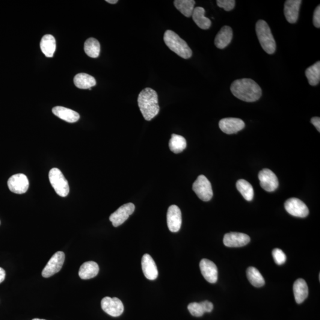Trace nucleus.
<instances>
[{
  "label": "nucleus",
  "instance_id": "f257e3e1",
  "mask_svg": "<svg viewBox=\"0 0 320 320\" xmlns=\"http://www.w3.org/2000/svg\"><path fill=\"white\" fill-rule=\"evenodd\" d=\"M230 89L234 96L246 102H256L262 94L259 85L250 79L236 80L231 84Z\"/></svg>",
  "mask_w": 320,
  "mask_h": 320
},
{
  "label": "nucleus",
  "instance_id": "f03ea898",
  "mask_svg": "<svg viewBox=\"0 0 320 320\" xmlns=\"http://www.w3.org/2000/svg\"><path fill=\"white\" fill-rule=\"evenodd\" d=\"M138 104L145 120H152L159 114L158 94L153 88H145L140 92L138 97Z\"/></svg>",
  "mask_w": 320,
  "mask_h": 320
},
{
  "label": "nucleus",
  "instance_id": "7ed1b4c3",
  "mask_svg": "<svg viewBox=\"0 0 320 320\" xmlns=\"http://www.w3.org/2000/svg\"><path fill=\"white\" fill-rule=\"evenodd\" d=\"M164 42L172 51L184 59H189L192 56V51L185 40L170 30H167L164 35Z\"/></svg>",
  "mask_w": 320,
  "mask_h": 320
},
{
  "label": "nucleus",
  "instance_id": "20e7f679",
  "mask_svg": "<svg viewBox=\"0 0 320 320\" xmlns=\"http://www.w3.org/2000/svg\"><path fill=\"white\" fill-rule=\"evenodd\" d=\"M256 32L258 40L263 50L269 55L274 53L277 45L268 24L265 20L258 21L256 25Z\"/></svg>",
  "mask_w": 320,
  "mask_h": 320
},
{
  "label": "nucleus",
  "instance_id": "39448f33",
  "mask_svg": "<svg viewBox=\"0 0 320 320\" xmlns=\"http://www.w3.org/2000/svg\"><path fill=\"white\" fill-rule=\"evenodd\" d=\"M49 179L56 194L61 197H66L70 192L69 185L61 171L57 168H52L49 171Z\"/></svg>",
  "mask_w": 320,
  "mask_h": 320
},
{
  "label": "nucleus",
  "instance_id": "423d86ee",
  "mask_svg": "<svg viewBox=\"0 0 320 320\" xmlns=\"http://www.w3.org/2000/svg\"><path fill=\"white\" fill-rule=\"evenodd\" d=\"M192 189L201 200L207 201L212 198L213 191L211 184L204 175H200L198 177L197 180L193 184Z\"/></svg>",
  "mask_w": 320,
  "mask_h": 320
},
{
  "label": "nucleus",
  "instance_id": "0eeeda50",
  "mask_svg": "<svg viewBox=\"0 0 320 320\" xmlns=\"http://www.w3.org/2000/svg\"><path fill=\"white\" fill-rule=\"evenodd\" d=\"M65 261L64 252L58 251L50 258L48 263L41 272V275L44 278H49L57 274L61 271Z\"/></svg>",
  "mask_w": 320,
  "mask_h": 320
},
{
  "label": "nucleus",
  "instance_id": "6e6552de",
  "mask_svg": "<svg viewBox=\"0 0 320 320\" xmlns=\"http://www.w3.org/2000/svg\"><path fill=\"white\" fill-rule=\"evenodd\" d=\"M284 208L289 214L296 217L305 218L309 214V209L306 204L298 198L287 200L284 203Z\"/></svg>",
  "mask_w": 320,
  "mask_h": 320
},
{
  "label": "nucleus",
  "instance_id": "1a4fd4ad",
  "mask_svg": "<svg viewBox=\"0 0 320 320\" xmlns=\"http://www.w3.org/2000/svg\"><path fill=\"white\" fill-rule=\"evenodd\" d=\"M135 206L132 203H128L121 206L120 208L110 216V221L115 227L120 226L124 223L130 215L134 212Z\"/></svg>",
  "mask_w": 320,
  "mask_h": 320
},
{
  "label": "nucleus",
  "instance_id": "9d476101",
  "mask_svg": "<svg viewBox=\"0 0 320 320\" xmlns=\"http://www.w3.org/2000/svg\"><path fill=\"white\" fill-rule=\"evenodd\" d=\"M260 185L265 191L272 192L277 189L279 186L278 177L272 170L264 168L259 173Z\"/></svg>",
  "mask_w": 320,
  "mask_h": 320
},
{
  "label": "nucleus",
  "instance_id": "9b49d317",
  "mask_svg": "<svg viewBox=\"0 0 320 320\" xmlns=\"http://www.w3.org/2000/svg\"><path fill=\"white\" fill-rule=\"evenodd\" d=\"M102 310L109 316L117 317L122 314L124 307L122 302L118 298L105 297L101 302Z\"/></svg>",
  "mask_w": 320,
  "mask_h": 320
},
{
  "label": "nucleus",
  "instance_id": "f8f14e48",
  "mask_svg": "<svg viewBox=\"0 0 320 320\" xmlns=\"http://www.w3.org/2000/svg\"><path fill=\"white\" fill-rule=\"evenodd\" d=\"M7 185L11 192L16 194H23L28 191L29 182L25 174H16L10 177Z\"/></svg>",
  "mask_w": 320,
  "mask_h": 320
},
{
  "label": "nucleus",
  "instance_id": "ddd939ff",
  "mask_svg": "<svg viewBox=\"0 0 320 320\" xmlns=\"http://www.w3.org/2000/svg\"><path fill=\"white\" fill-rule=\"evenodd\" d=\"M219 128L227 134L236 133L245 127L243 120L239 118H227L222 119L219 122Z\"/></svg>",
  "mask_w": 320,
  "mask_h": 320
},
{
  "label": "nucleus",
  "instance_id": "4468645a",
  "mask_svg": "<svg viewBox=\"0 0 320 320\" xmlns=\"http://www.w3.org/2000/svg\"><path fill=\"white\" fill-rule=\"evenodd\" d=\"M167 222L169 230L172 233H177L182 226V212L179 207L171 205L168 207Z\"/></svg>",
  "mask_w": 320,
  "mask_h": 320
},
{
  "label": "nucleus",
  "instance_id": "2eb2a0df",
  "mask_svg": "<svg viewBox=\"0 0 320 320\" xmlns=\"http://www.w3.org/2000/svg\"><path fill=\"white\" fill-rule=\"evenodd\" d=\"M250 238L247 234L240 233H230L225 234L223 242L228 247H241L248 244Z\"/></svg>",
  "mask_w": 320,
  "mask_h": 320
},
{
  "label": "nucleus",
  "instance_id": "dca6fc26",
  "mask_svg": "<svg viewBox=\"0 0 320 320\" xmlns=\"http://www.w3.org/2000/svg\"><path fill=\"white\" fill-rule=\"evenodd\" d=\"M200 269L203 277L210 283H215L218 280V269L215 264L208 259L200 261Z\"/></svg>",
  "mask_w": 320,
  "mask_h": 320
},
{
  "label": "nucleus",
  "instance_id": "f3484780",
  "mask_svg": "<svg viewBox=\"0 0 320 320\" xmlns=\"http://www.w3.org/2000/svg\"><path fill=\"white\" fill-rule=\"evenodd\" d=\"M141 265L142 272L145 278L148 280H154L158 277L159 272L156 264L152 257L148 254H145L142 258Z\"/></svg>",
  "mask_w": 320,
  "mask_h": 320
},
{
  "label": "nucleus",
  "instance_id": "a211bd4d",
  "mask_svg": "<svg viewBox=\"0 0 320 320\" xmlns=\"http://www.w3.org/2000/svg\"><path fill=\"white\" fill-rule=\"evenodd\" d=\"M301 2V0H287L284 3V14L289 23L297 22Z\"/></svg>",
  "mask_w": 320,
  "mask_h": 320
},
{
  "label": "nucleus",
  "instance_id": "6ab92c4d",
  "mask_svg": "<svg viewBox=\"0 0 320 320\" xmlns=\"http://www.w3.org/2000/svg\"><path fill=\"white\" fill-rule=\"evenodd\" d=\"M233 30L230 26L222 27L220 31L216 35L215 39V44L218 49H223L231 43L233 40Z\"/></svg>",
  "mask_w": 320,
  "mask_h": 320
},
{
  "label": "nucleus",
  "instance_id": "aec40b11",
  "mask_svg": "<svg viewBox=\"0 0 320 320\" xmlns=\"http://www.w3.org/2000/svg\"><path fill=\"white\" fill-rule=\"evenodd\" d=\"M53 114L61 120L69 123H74L80 120V115L73 110L62 106H56L52 109Z\"/></svg>",
  "mask_w": 320,
  "mask_h": 320
},
{
  "label": "nucleus",
  "instance_id": "412c9836",
  "mask_svg": "<svg viewBox=\"0 0 320 320\" xmlns=\"http://www.w3.org/2000/svg\"><path fill=\"white\" fill-rule=\"evenodd\" d=\"M99 267L97 263L93 261L85 262L80 267L79 277L82 280H90L96 277L99 274Z\"/></svg>",
  "mask_w": 320,
  "mask_h": 320
},
{
  "label": "nucleus",
  "instance_id": "4be33fe9",
  "mask_svg": "<svg viewBox=\"0 0 320 320\" xmlns=\"http://www.w3.org/2000/svg\"><path fill=\"white\" fill-rule=\"evenodd\" d=\"M293 294L297 304H301L308 296V287L306 281L302 279L296 280L293 286Z\"/></svg>",
  "mask_w": 320,
  "mask_h": 320
},
{
  "label": "nucleus",
  "instance_id": "5701e85b",
  "mask_svg": "<svg viewBox=\"0 0 320 320\" xmlns=\"http://www.w3.org/2000/svg\"><path fill=\"white\" fill-rule=\"evenodd\" d=\"M40 47L41 52L47 58L53 57L56 50V40L51 35H44L41 38Z\"/></svg>",
  "mask_w": 320,
  "mask_h": 320
},
{
  "label": "nucleus",
  "instance_id": "b1692460",
  "mask_svg": "<svg viewBox=\"0 0 320 320\" xmlns=\"http://www.w3.org/2000/svg\"><path fill=\"white\" fill-rule=\"evenodd\" d=\"M204 13H205V10L203 7H195L193 11L192 17L199 28L206 30L209 29L211 26V21L208 18L204 16Z\"/></svg>",
  "mask_w": 320,
  "mask_h": 320
},
{
  "label": "nucleus",
  "instance_id": "393cba45",
  "mask_svg": "<svg viewBox=\"0 0 320 320\" xmlns=\"http://www.w3.org/2000/svg\"><path fill=\"white\" fill-rule=\"evenodd\" d=\"M74 84L80 89H89L96 85L93 77L85 73H80L74 78Z\"/></svg>",
  "mask_w": 320,
  "mask_h": 320
},
{
  "label": "nucleus",
  "instance_id": "a878e982",
  "mask_svg": "<svg viewBox=\"0 0 320 320\" xmlns=\"http://www.w3.org/2000/svg\"><path fill=\"white\" fill-rule=\"evenodd\" d=\"M195 4V1L194 0H176L174 1L175 7L186 17L192 16Z\"/></svg>",
  "mask_w": 320,
  "mask_h": 320
},
{
  "label": "nucleus",
  "instance_id": "bb28decb",
  "mask_svg": "<svg viewBox=\"0 0 320 320\" xmlns=\"http://www.w3.org/2000/svg\"><path fill=\"white\" fill-rule=\"evenodd\" d=\"M308 82L311 85L316 86L320 81V62L318 61L305 71Z\"/></svg>",
  "mask_w": 320,
  "mask_h": 320
},
{
  "label": "nucleus",
  "instance_id": "cd10ccee",
  "mask_svg": "<svg viewBox=\"0 0 320 320\" xmlns=\"http://www.w3.org/2000/svg\"><path fill=\"white\" fill-rule=\"evenodd\" d=\"M237 190L241 194L246 200L251 201L254 197V190L251 184L244 179L237 181L236 184Z\"/></svg>",
  "mask_w": 320,
  "mask_h": 320
},
{
  "label": "nucleus",
  "instance_id": "c85d7f7f",
  "mask_svg": "<svg viewBox=\"0 0 320 320\" xmlns=\"http://www.w3.org/2000/svg\"><path fill=\"white\" fill-rule=\"evenodd\" d=\"M186 139L183 136L172 134L171 138L169 141V148L172 152L175 154L182 153L186 148Z\"/></svg>",
  "mask_w": 320,
  "mask_h": 320
},
{
  "label": "nucleus",
  "instance_id": "c756f323",
  "mask_svg": "<svg viewBox=\"0 0 320 320\" xmlns=\"http://www.w3.org/2000/svg\"><path fill=\"white\" fill-rule=\"evenodd\" d=\"M84 51L91 58H96L99 56L100 44L96 39L90 38L84 43Z\"/></svg>",
  "mask_w": 320,
  "mask_h": 320
},
{
  "label": "nucleus",
  "instance_id": "7c9ffc66",
  "mask_svg": "<svg viewBox=\"0 0 320 320\" xmlns=\"http://www.w3.org/2000/svg\"><path fill=\"white\" fill-rule=\"evenodd\" d=\"M247 277L252 285L260 287L265 284V281L263 276L256 268L250 267L247 270Z\"/></svg>",
  "mask_w": 320,
  "mask_h": 320
},
{
  "label": "nucleus",
  "instance_id": "2f4dec72",
  "mask_svg": "<svg viewBox=\"0 0 320 320\" xmlns=\"http://www.w3.org/2000/svg\"><path fill=\"white\" fill-rule=\"evenodd\" d=\"M188 308L190 313L193 316L200 317L205 313L200 303H197V302H192V303L189 304Z\"/></svg>",
  "mask_w": 320,
  "mask_h": 320
},
{
  "label": "nucleus",
  "instance_id": "473e14b6",
  "mask_svg": "<svg viewBox=\"0 0 320 320\" xmlns=\"http://www.w3.org/2000/svg\"><path fill=\"white\" fill-rule=\"evenodd\" d=\"M273 257H274L275 262L278 265H283L285 263L286 256L283 251L280 249L275 248L272 251Z\"/></svg>",
  "mask_w": 320,
  "mask_h": 320
},
{
  "label": "nucleus",
  "instance_id": "72a5a7b5",
  "mask_svg": "<svg viewBox=\"0 0 320 320\" xmlns=\"http://www.w3.org/2000/svg\"><path fill=\"white\" fill-rule=\"evenodd\" d=\"M219 7L224 9L225 11H230L234 9L236 5L234 0H218L216 1Z\"/></svg>",
  "mask_w": 320,
  "mask_h": 320
},
{
  "label": "nucleus",
  "instance_id": "f704fd0d",
  "mask_svg": "<svg viewBox=\"0 0 320 320\" xmlns=\"http://www.w3.org/2000/svg\"><path fill=\"white\" fill-rule=\"evenodd\" d=\"M313 23L316 28H320V5L317 6L313 15Z\"/></svg>",
  "mask_w": 320,
  "mask_h": 320
},
{
  "label": "nucleus",
  "instance_id": "c9c22d12",
  "mask_svg": "<svg viewBox=\"0 0 320 320\" xmlns=\"http://www.w3.org/2000/svg\"><path fill=\"white\" fill-rule=\"evenodd\" d=\"M200 304L203 307L204 313H210L213 310V305L212 302L208 301H204L200 302Z\"/></svg>",
  "mask_w": 320,
  "mask_h": 320
},
{
  "label": "nucleus",
  "instance_id": "e433bc0d",
  "mask_svg": "<svg viewBox=\"0 0 320 320\" xmlns=\"http://www.w3.org/2000/svg\"><path fill=\"white\" fill-rule=\"evenodd\" d=\"M311 123L315 126L318 131L320 132V118L319 117H314L311 119Z\"/></svg>",
  "mask_w": 320,
  "mask_h": 320
},
{
  "label": "nucleus",
  "instance_id": "4c0bfd02",
  "mask_svg": "<svg viewBox=\"0 0 320 320\" xmlns=\"http://www.w3.org/2000/svg\"><path fill=\"white\" fill-rule=\"evenodd\" d=\"M5 278V272L4 269L0 268V283L4 280Z\"/></svg>",
  "mask_w": 320,
  "mask_h": 320
},
{
  "label": "nucleus",
  "instance_id": "58836bf2",
  "mask_svg": "<svg viewBox=\"0 0 320 320\" xmlns=\"http://www.w3.org/2000/svg\"><path fill=\"white\" fill-rule=\"evenodd\" d=\"M107 2L109 3V4H117L118 2V0H106Z\"/></svg>",
  "mask_w": 320,
  "mask_h": 320
},
{
  "label": "nucleus",
  "instance_id": "ea45409f",
  "mask_svg": "<svg viewBox=\"0 0 320 320\" xmlns=\"http://www.w3.org/2000/svg\"><path fill=\"white\" fill-rule=\"evenodd\" d=\"M32 320H45L40 319H33Z\"/></svg>",
  "mask_w": 320,
  "mask_h": 320
}]
</instances>
